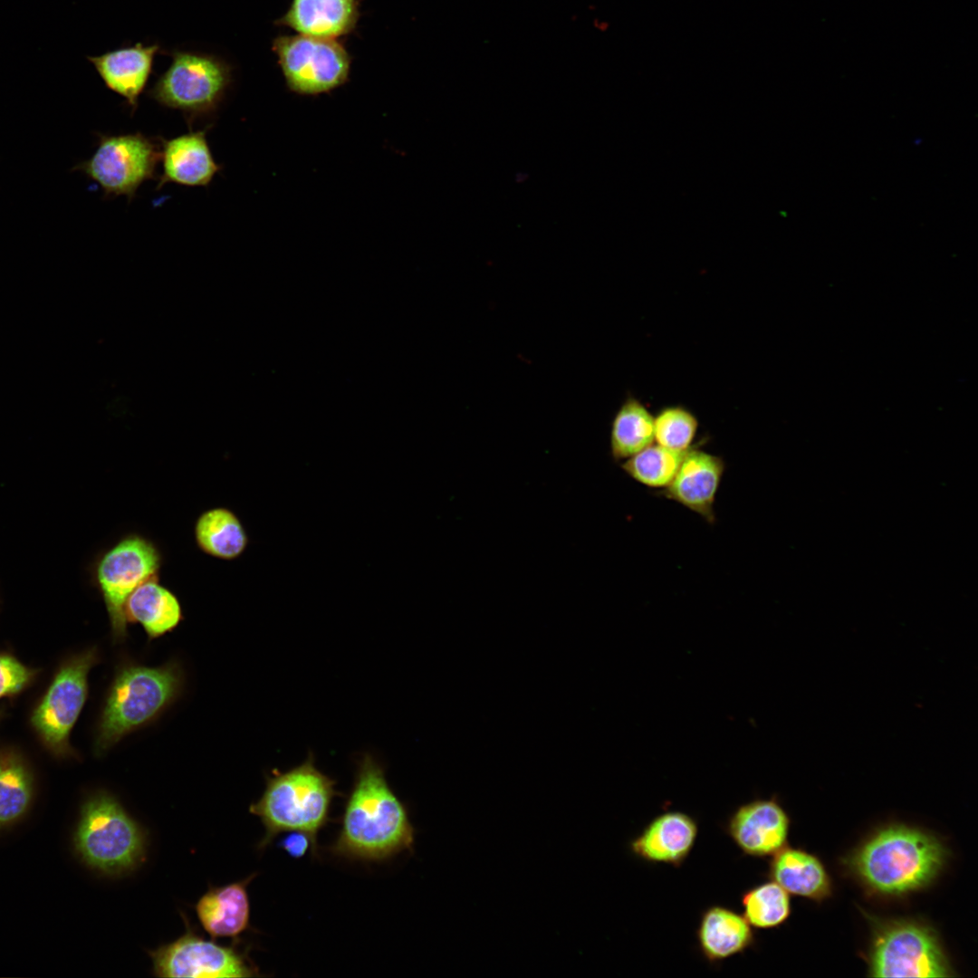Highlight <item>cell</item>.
I'll list each match as a JSON object with an SVG mask.
<instances>
[{"instance_id": "cell-1", "label": "cell", "mask_w": 978, "mask_h": 978, "mask_svg": "<svg viewBox=\"0 0 978 978\" xmlns=\"http://www.w3.org/2000/svg\"><path fill=\"white\" fill-rule=\"evenodd\" d=\"M414 841L406 806L389 787L382 765L364 754L330 851L341 858L379 861L412 851Z\"/></svg>"}, {"instance_id": "cell-2", "label": "cell", "mask_w": 978, "mask_h": 978, "mask_svg": "<svg viewBox=\"0 0 978 978\" xmlns=\"http://www.w3.org/2000/svg\"><path fill=\"white\" fill-rule=\"evenodd\" d=\"M945 858L944 847L932 834L896 824L867 839L851 856L849 865L870 890L900 896L932 883Z\"/></svg>"}, {"instance_id": "cell-3", "label": "cell", "mask_w": 978, "mask_h": 978, "mask_svg": "<svg viewBox=\"0 0 978 978\" xmlns=\"http://www.w3.org/2000/svg\"><path fill=\"white\" fill-rule=\"evenodd\" d=\"M183 685V670L176 660L156 667L130 661L118 666L97 725L95 753H105L157 719L177 700Z\"/></svg>"}, {"instance_id": "cell-4", "label": "cell", "mask_w": 978, "mask_h": 978, "mask_svg": "<svg viewBox=\"0 0 978 978\" xmlns=\"http://www.w3.org/2000/svg\"><path fill=\"white\" fill-rule=\"evenodd\" d=\"M335 784L316 768L312 754L287 772L273 771L261 798L249 808L264 827L258 848L264 849L282 832L297 830L310 837L316 857L317 835L329 822L331 801L340 794Z\"/></svg>"}, {"instance_id": "cell-5", "label": "cell", "mask_w": 978, "mask_h": 978, "mask_svg": "<svg viewBox=\"0 0 978 978\" xmlns=\"http://www.w3.org/2000/svg\"><path fill=\"white\" fill-rule=\"evenodd\" d=\"M75 847L91 868L108 875L134 868L143 858L146 839L140 826L110 793L99 791L83 803Z\"/></svg>"}, {"instance_id": "cell-6", "label": "cell", "mask_w": 978, "mask_h": 978, "mask_svg": "<svg viewBox=\"0 0 978 978\" xmlns=\"http://www.w3.org/2000/svg\"><path fill=\"white\" fill-rule=\"evenodd\" d=\"M172 62L148 91L163 107L179 110L191 123L219 108L232 82V67L213 54L173 50Z\"/></svg>"}, {"instance_id": "cell-7", "label": "cell", "mask_w": 978, "mask_h": 978, "mask_svg": "<svg viewBox=\"0 0 978 978\" xmlns=\"http://www.w3.org/2000/svg\"><path fill=\"white\" fill-rule=\"evenodd\" d=\"M161 565L158 547L139 533L124 535L97 559L92 579L104 601L114 642L128 636L126 600L141 583L159 578Z\"/></svg>"}, {"instance_id": "cell-8", "label": "cell", "mask_w": 978, "mask_h": 978, "mask_svg": "<svg viewBox=\"0 0 978 978\" xmlns=\"http://www.w3.org/2000/svg\"><path fill=\"white\" fill-rule=\"evenodd\" d=\"M873 977H948L949 961L935 932L911 920H891L876 928L868 955Z\"/></svg>"}, {"instance_id": "cell-9", "label": "cell", "mask_w": 978, "mask_h": 978, "mask_svg": "<svg viewBox=\"0 0 978 978\" xmlns=\"http://www.w3.org/2000/svg\"><path fill=\"white\" fill-rule=\"evenodd\" d=\"M93 154L72 167L95 182L105 197L125 196L130 201L139 187L154 177L161 143L140 132L97 134Z\"/></svg>"}, {"instance_id": "cell-10", "label": "cell", "mask_w": 978, "mask_h": 978, "mask_svg": "<svg viewBox=\"0 0 978 978\" xmlns=\"http://www.w3.org/2000/svg\"><path fill=\"white\" fill-rule=\"evenodd\" d=\"M96 647L66 660L33 711L31 724L45 747L59 757L73 754L70 734L88 697V675L98 662Z\"/></svg>"}, {"instance_id": "cell-11", "label": "cell", "mask_w": 978, "mask_h": 978, "mask_svg": "<svg viewBox=\"0 0 978 978\" xmlns=\"http://www.w3.org/2000/svg\"><path fill=\"white\" fill-rule=\"evenodd\" d=\"M272 47L288 88L295 93L329 92L348 80L350 57L336 39L280 35Z\"/></svg>"}, {"instance_id": "cell-12", "label": "cell", "mask_w": 978, "mask_h": 978, "mask_svg": "<svg viewBox=\"0 0 978 978\" xmlns=\"http://www.w3.org/2000/svg\"><path fill=\"white\" fill-rule=\"evenodd\" d=\"M187 923L177 940L160 945L149 954L153 973L158 977H253L258 970L247 953L206 940Z\"/></svg>"}, {"instance_id": "cell-13", "label": "cell", "mask_w": 978, "mask_h": 978, "mask_svg": "<svg viewBox=\"0 0 978 978\" xmlns=\"http://www.w3.org/2000/svg\"><path fill=\"white\" fill-rule=\"evenodd\" d=\"M790 825L787 812L772 797L738 807L727 821L726 832L744 854L765 858L785 847Z\"/></svg>"}, {"instance_id": "cell-14", "label": "cell", "mask_w": 978, "mask_h": 978, "mask_svg": "<svg viewBox=\"0 0 978 978\" xmlns=\"http://www.w3.org/2000/svg\"><path fill=\"white\" fill-rule=\"evenodd\" d=\"M724 470L720 456L694 446L686 452L673 480L660 494L714 523V505Z\"/></svg>"}, {"instance_id": "cell-15", "label": "cell", "mask_w": 978, "mask_h": 978, "mask_svg": "<svg viewBox=\"0 0 978 978\" xmlns=\"http://www.w3.org/2000/svg\"><path fill=\"white\" fill-rule=\"evenodd\" d=\"M206 129L189 131L161 140V175L157 189L174 183L186 187H207L222 169L212 155Z\"/></svg>"}, {"instance_id": "cell-16", "label": "cell", "mask_w": 978, "mask_h": 978, "mask_svg": "<svg viewBox=\"0 0 978 978\" xmlns=\"http://www.w3.org/2000/svg\"><path fill=\"white\" fill-rule=\"evenodd\" d=\"M698 833L694 818L666 811L654 818L630 843L638 858L679 867L690 854Z\"/></svg>"}, {"instance_id": "cell-17", "label": "cell", "mask_w": 978, "mask_h": 978, "mask_svg": "<svg viewBox=\"0 0 978 978\" xmlns=\"http://www.w3.org/2000/svg\"><path fill=\"white\" fill-rule=\"evenodd\" d=\"M160 46H144L137 43L98 56H87L105 86L125 99L134 111L152 72L155 56Z\"/></svg>"}, {"instance_id": "cell-18", "label": "cell", "mask_w": 978, "mask_h": 978, "mask_svg": "<svg viewBox=\"0 0 978 978\" xmlns=\"http://www.w3.org/2000/svg\"><path fill=\"white\" fill-rule=\"evenodd\" d=\"M252 874L242 881L211 887L198 899L195 910L199 923L213 938H238L249 927L247 886Z\"/></svg>"}, {"instance_id": "cell-19", "label": "cell", "mask_w": 978, "mask_h": 978, "mask_svg": "<svg viewBox=\"0 0 978 978\" xmlns=\"http://www.w3.org/2000/svg\"><path fill=\"white\" fill-rule=\"evenodd\" d=\"M359 15L357 0H292L276 24L298 34L337 39L355 28Z\"/></svg>"}, {"instance_id": "cell-20", "label": "cell", "mask_w": 978, "mask_h": 978, "mask_svg": "<svg viewBox=\"0 0 978 978\" xmlns=\"http://www.w3.org/2000/svg\"><path fill=\"white\" fill-rule=\"evenodd\" d=\"M697 940L704 957L714 963L744 952L753 944L754 935L743 916L713 906L701 916Z\"/></svg>"}, {"instance_id": "cell-21", "label": "cell", "mask_w": 978, "mask_h": 978, "mask_svg": "<svg viewBox=\"0 0 978 978\" xmlns=\"http://www.w3.org/2000/svg\"><path fill=\"white\" fill-rule=\"evenodd\" d=\"M124 615L127 623L141 625L149 640L172 631L183 619L179 599L158 578L146 580L129 595Z\"/></svg>"}, {"instance_id": "cell-22", "label": "cell", "mask_w": 978, "mask_h": 978, "mask_svg": "<svg viewBox=\"0 0 978 978\" xmlns=\"http://www.w3.org/2000/svg\"><path fill=\"white\" fill-rule=\"evenodd\" d=\"M770 878L791 895L822 900L831 892V882L822 862L805 850L784 847L772 856Z\"/></svg>"}, {"instance_id": "cell-23", "label": "cell", "mask_w": 978, "mask_h": 978, "mask_svg": "<svg viewBox=\"0 0 978 978\" xmlns=\"http://www.w3.org/2000/svg\"><path fill=\"white\" fill-rule=\"evenodd\" d=\"M194 536L198 549L216 559L233 561L247 549L249 536L239 517L226 507H214L197 519Z\"/></svg>"}, {"instance_id": "cell-24", "label": "cell", "mask_w": 978, "mask_h": 978, "mask_svg": "<svg viewBox=\"0 0 978 978\" xmlns=\"http://www.w3.org/2000/svg\"><path fill=\"white\" fill-rule=\"evenodd\" d=\"M654 444V416L638 398L628 396L616 411L610 425L609 451L621 463Z\"/></svg>"}, {"instance_id": "cell-25", "label": "cell", "mask_w": 978, "mask_h": 978, "mask_svg": "<svg viewBox=\"0 0 978 978\" xmlns=\"http://www.w3.org/2000/svg\"><path fill=\"white\" fill-rule=\"evenodd\" d=\"M33 795L34 778L24 760L13 751L0 752V828L23 817Z\"/></svg>"}, {"instance_id": "cell-26", "label": "cell", "mask_w": 978, "mask_h": 978, "mask_svg": "<svg viewBox=\"0 0 978 978\" xmlns=\"http://www.w3.org/2000/svg\"><path fill=\"white\" fill-rule=\"evenodd\" d=\"M686 452L674 451L654 443L621 462V468L636 482L663 490L673 480Z\"/></svg>"}, {"instance_id": "cell-27", "label": "cell", "mask_w": 978, "mask_h": 978, "mask_svg": "<svg viewBox=\"0 0 978 978\" xmlns=\"http://www.w3.org/2000/svg\"><path fill=\"white\" fill-rule=\"evenodd\" d=\"M743 916L748 923L762 929L783 924L791 915V899L776 882H767L745 891L742 896Z\"/></svg>"}, {"instance_id": "cell-28", "label": "cell", "mask_w": 978, "mask_h": 978, "mask_svg": "<svg viewBox=\"0 0 978 978\" xmlns=\"http://www.w3.org/2000/svg\"><path fill=\"white\" fill-rule=\"evenodd\" d=\"M699 427L692 411L683 406H667L654 416V443L678 452L690 449Z\"/></svg>"}, {"instance_id": "cell-29", "label": "cell", "mask_w": 978, "mask_h": 978, "mask_svg": "<svg viewBox=\"0 0 978 978\" xmlns=\"http://www.w3.org/2000/svg\"><path fill=\"white\" fill-rule=\"evenodd\" d=\"M37 672L10 654H0V698L15 695L27 688Z\"/></svg>"}, {"instance_id": "cell-30", "label": "cell", "mask_w": 978, "mask_h": 978, "mask_svg": "<svg viewBox=\"0 0 978 978\" xmlns=\"http://www.w3.org/2000/svg\"><path fill=\"white\" fill-rule=\"evenodd\" d=\"M280 846L293 858L303 857L309 850L312 855L314 854L312 839L302 831H289L281 840Z\"/></svg>"}, {"instance_id": "cell-31", "label": "cell", "mask_w": 978, "mask_h": 978, "mask_svg": "<svg viewBox=\"0 0 978 978\" xmlns=\"http://www.w3.org/2000/svg\"><path fill=\"white\" fill-rule=\"evenodd\" d=\"M0 717H1V712H0Z\"/></svg>"}]
</instances>
